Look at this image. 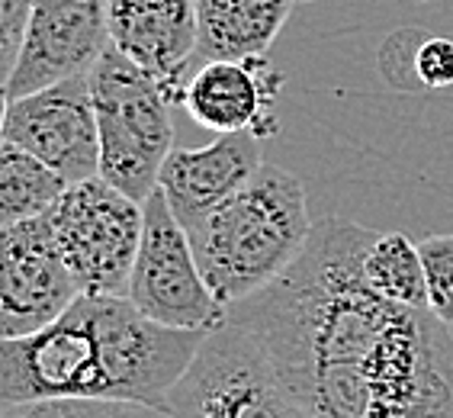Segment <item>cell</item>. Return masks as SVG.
<instances>
[{"label":"cell","instance_id":"3957f363","mask_svg":"<svg viewBox=\"0 0 453 418\" xmlns=\"http://www.w3.org/2000/svg\"><path fill=\"white\" fill-rule=\"evenodd\" d=\"M312 228L303 181L264 161L242 190L187 228V236L206 287L228 309L287 274Z\"/></svg>","mask_w":453,"mask_h":418},{"label":"cell","instance_id":"ac0fdd59","mask_svg":"<svg viewBox=\"0 0 453 418\" xmlns=\"http://www.w3.org/2000/svg\"><path fill=\"white\" fill-rule=\"evenodd\" d=\"M415 81H418V88L427 90L453 88V39L421 35L418 49H415Z\"/></svg>","mask_w":453,"mask_h":418},{"label":"cell","instance_id":"2e32d148","mask_svg":"<svg viewBox=\"0 0 453 418\" xmlns=\"http://www.w3.org/2000/svg\"><path fill=\"white\" fill-rule=\"evenodd\" d=\"M364 277L389 303L427 309L425 264L418 244L405 232H376L364 252Z\"/></svg>","mask_w":453,"mask_h":418},{"label":"cell","instance_id":"9a60e30c","mask_svg":"<svg viewBox=\"0 0 453 418\" xmlns=\"http://www.w3.org/2000/svg\"><path fill=\"white\" fill-rule=\"evenodd\" d=\"M68 183L17 142L0 139V228L52 213Z\"/></svg>","mask_w":453,"mask_h":418},{"label":"cell","instance_id":"7c38bea8","mask_svg":"<svg viewBox=\"0 0 453 418\" xmlns=\"http://www.w3.org/2000/svg\"><path fill=\"white\" fill-rule=\"evenodd\" d=\"M261 135L228 132L203 149H174L167 155L157 190L174 209L183 228L196 226L219 203H226L261 171Z\"/></svg>","mask_w":453,"mask_h":418},{"label":"cell","instance_id":"ffe728a7","mask_svg":"<svg viewBox=\"0 0 453 418\" xmlns=\"http://www.w3.org/2000/svg\"><path fill=\"white\" fill-rule=\"evenodd\" d=\"M7 110H10V90L7 84H0V139H4V129H7Z\"/></svg>","mask_w":453,"mask_h":418},{"label":"cell","instance_id":"5bb4252c","mask_svg":"<svg viewBox=\"0 0 453 418\" xmlns=\"http://www.w3.org/2000/svg\"><path fill=\"white\" fill-rule=\"evenodd\" d=\"M296 0H196V61L267 58Z\"/></svg>","mask_w":453,"mask_h":418},{"label":"cell","instance_id":"4fadbf2b","mask_svg":"<svg viewBox=\"0 0 453 418\" xmlns=\"http://www.w3.org/2000/svg\"><path fill=\"white\" fill-rule=\"evenodd\" d=\"M280 78L267 58H244V61H203L190 74L183 110L203 129H212L216 135L228 132H257L271 135L277 132L273 120V100L280 94Z\"/></svg>","mask_w":453,"mask_h":418},{"label":"cell","instance_id":"e0dca14e","mask_svg":"<svg viewBox=\"0 0 453 418\" xmlns=\"http://www.w3.org/2000/svg\"><path fill=\"white\" fill-rule=\"evenodd\" d=\"M418 254L425 264L427 309L441 322L453 325V232L421 238Z\"/></svg>","mask_w":453,"mask_h":418},{"label":"cell","instance_id":"8fae6325","mask_svg":"<svg viewBox=\"0 0 453 418\" xmlns=\"http://www.w3.org/2000/svg\"><path fill=\"white\" fill-rule=\"evenodd\" d=\"M110 45L183 104L196 61V0H110Z\"/></svg>","mask_w":453,"mask_h":418},{"label":"cell","instance_id":"ba28073f","mask_svg":"<svg viewBox=\"0 0 453 418\" xmlns=\"http://www.w3.org/2000/svg\"><path fill=\"white\" fill-rule=\"evenodd\" d=\"M81 297L49 213L0 228V338H27Z\"/></svg>","mask_w":453,"mask_h":418},{"label":"cell","instance_id":"30bf717a","mask_svg":"<svg viewBox=\"0 0 453 418\" xmlns=\"http://www.w3.org/2000/svg\"><path fill=\"white\" fill-rule=\"evenodd\" d=\"M4 139L17 142L49 165L68 187L100 177V132L90 74L10 100Z\"/></svg>","mask_w":453,"mask_h":418},{"label":"cell","instance_id":"277c9868","mask_svg":"<svg viewBox=\"0 0 453 418\" xmlns=\"http://www.w3.org/2000/svg\"><path fill=\"white\" fill-rule=\"evenodd\" d=\"M90 94L100 132V177L145 203L174 151V104L151 74L113 45L90 71Z\"/></svg>","mask_w":453,"mask_h":418},{"label":"cell","instance_id":"5b68a950","mask_svg":"<svg viewBox=\"0 0 453 418\" xmlns=\"http://www.w3.org/2000/svg\"><path fill=\"white\" fill-rule=\"evenodd\" d=\"M167 418H315L257 341L219 322L165 402Z\"/></svg>","mask_w":453,"mask_h":418},{"label":"cell","instance_id":"6da1fadb","mask_svg":"<svg viewBox=\"0 0 453 418\" xmlns=\"http://www.w3.org/2000/svg\"><path fill=\"white\" fill-rule=\"evenodd\" d=\"M373 236L341 216L315 222L299 261L226 319L315 418H453L450 325L366 283Z\"/></svg>","mask_w":453,"mask_h":418},{"label":"cell","instance_id":"44dd1931","mask_svg":"<svg viewBox=\"0 0 453 418\" xmlns=\"http://www.w3.org/2000/svg\"><path fill=\"white\" fill-rule=\"evenodd\" d=\"M296 4H315V0H296Z\"/></svg>","mask_w":453,"mask_h":418},{"label":"cell","instance_id":"52a82bcc","mask_svg":"<svg viewBox=\"0 0 453 418\" xmlns=\"http://www.w3.org/2000/svg\"><path fill=\"white\" fill-rule=\"evenodd\" d=\"M142 209V242L126 293L132 306L167 329L210 331L226 322V306L206 287L190 236L167 206L165 193L155 190Z\"/></svg>","mask_w":453,"mask_h":418},{"label":"cell","instance_id":"8992f818","mask_svg":"<svg viewBox=\"0 0 453 418\" xmlns=\"http://www.w3.org/2000/svg\"><path fill=\"white\" fill-rule=\"evenodd\" d=\"M61 258L88 297H126L142 242L145 209L104 177L61 193L49 213Z\"/></svg>","mask_w":453,"mask_h":418},{"label":"cell","instance_id":"7a4b0ae2","mask_svg":"<svg viewBox=\"0 0 453 418\" xmlns=\"http://www.w3.org/2000/svg\"><path fill=\"white\" fill-rule=\"evenodd\" d=\"M210 331L151 322L129 297L81 293L42 331L0 338V406L110 399L165 409Z\"/></svg>","mask_w":453,"mask_h":418},{"label":"cell","instance_id":"d6986e66","mask_svg":"<svg viewBox=\"0 0 453 418\" xmlns=\"http://www.w3.org/2000/svg\"><path fill=\"white\" fill-rule=\"evenodd\" d=\"M29 7H33V0H0V84H7L10 71L17 65Z\"/></svg>","mask_w":453,"mask_h":418},{"label":"cell","instance_id":"9c48e42d","mask_svg":"<svg viewBox=\"0 0 453 418\" xmlns=\"http://www.w3.org/2000/svg\"><path fill=\"white\" fill-rule=\"evenodd\" d=\"M110 49V0H33L17 65L10 71V100L90 74Z\"/></svg>","mask_w":453,"mask_h":418}]
</instances>
